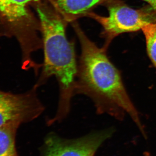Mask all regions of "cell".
I'll use <instances>...</instances> for the list:
<instances>
[{
	"instance_id": "cell-1",
	"label": "cell",
	"mask_w": 156,
	"mask_h": 156,
	"mask_svg": "<svg viewBox=\"0 0 156 156\" xmlns=\"http://www.w3.org/2000/svg\"><path fill=\"white\" fill-rule=\"evenodd\" d=\"M74 28L80 39L81 54L78 66L76 94H82L93 101L99 114L122 119L127 114L145 132L139 115L128 95L119 70L101 48L87 38L76 24Z\"/></svg>"
},
{
	"instance_id": "cell-2",
	"label": "cell",
	"mask_w": 156,
	"mask_h": 156,
	"mask_svg": "<svg viewBox=\"0 0 156 156\" xmlns=\"http://www.w3.org/2000/svg\"><path fill=\"white\" fill-rule=\"evenodd\" d=\"M37 12L43 34L44 62L41 72L34 86L38 89L50 77H55L59 88L57 107L61 111H69L76 95L78 73L74 46L68 40L64 23L55 11L38 5Z\"/></svg>"
},
{
	"instance_id": "cell-3",
	"label": "cell",
	"mask_w": 156,
	"mask_h": 156,
	"mask_svg": "<svg viewBox=\"0 0 156 156\" xmlns=\"http://www.w3.org/2000/svg\"><path fill=\"white\" fill-rule=\"evenodd\" d=\"M34 87L25 93L14 94L0 90V127L9 123L22 124L38 118L45 110Z\"/></svg>"
},
{
	"instance_id": "cell-4",
	"label": "cell",
	"mask_w": 156,
	"mask_h": 156,
	"mask_svg": "<svg viewBox=\"0 0 156 156\" xmlns=\"http://www.w3.org/2000/svg\"><path fill=\"white\" fill-rule=\"evenodd\" d=\"M92 16L101 24L105 33L110 37L124 33L141 30L144 26L154 22L147 12L121 4L110 6L106 17L95 14Z\"/></svg>"
},
{
	"instance_id": "cell-5",
	"label": "cell",
	"mask_w": 156,
	"mask_h": 156,
	"mask_svg": "<svg viewBox=\"0 0 156 156\" xmlns=\"http://www.w3.org/2000/svg\"><path fill=\"white\" fill-rule=\"evenodd\" d=\"M113 132V129L109 128L73 140L51 134L46 140L45 156H94L98 149Z\"/></svg>"
},
{
	"instance_id": "cell-6",
	"label": "cell",
	"mask_w": 156,
	"mask_h": 156,
	"mask_svg": "<svg viewBox=\"0 0 156 156\" xmlns=\"http://www.w3.org/2000/svg\"><path fill=\"white\" fill-rule=\"evenodd\" d=\"M21 125L14 122L0 127V156H18L15 140Z\"/></svg>"
},
{
	"instance_id": "cell-7",
	"label": "cell",
	"mask_w": 156,
	"mask_h": 156,
	"mask_svg": "<svg viewBox=\"0 0 156 156\" xmlns=\"http://www.w3.org/2000/svg\"><path fill=\"white\" fill-rule=\"evenodd\" d=\"M65 14L77 16L86 14L92 8L105 0H55Z\"/></svg>"
},
{
	"instance_id": "cell-8",
	"label": "cell",
	"mask_w": 156,
	"mask_h": 156,
	"mask_svg": "<svg viewBox=\"0 0 156 156\" xmlns=\"http://www.w3.org/2000/svg\"><path fill=\"white\" fill-rule=\"evenodd\" d=\"M141 30L145 37L148 54L156 68V23L147 24Z\"/></svg>"
},
{
	"instance_id": "cell-9",
	"label": "cell",
	"mask_w": 156,
	"mask_h": 156,
	"mask_svg": "<svg viewBox=\"0 0 156 156\" xmlns=\"http://www.w3.org/2000/svg\"><path fill=\"white\" fill-rule=\"evenodd\" d=\"M0 13L12 23L22 22L21 18L9 0H0Z\"/></svg>"
},
{
	"instance_id": "cell-10",
	"label": "cell",
	"mask_w": 156,
	"mask_h": 156,
	"mask_svg": "<svg viewBox=\"0 0 156 156\" xmlns=\"http://www.w3.org/2000/svg\"><path fill=\"white\" fill-rule=\"evenodd\" d=\"M21 18L22 22L30 19L27 7L29 4L39 2L41 0H9Z\"/></svg>"
},
{
	"instance_id": "cell-11",
	"label": "cell",
	"mask_w": 156,
	"mask_h": 156,
	"mask_svg": "<svg viewBox=\"0 0 156 156\" xmlns=\"http://www.w3.org/2000/svg\"><path fill=\"white\" fill-rule=\"evenodd\" d=\"M143 1H145L147 2L151 6L152 8H154V6L156 5V0H143Z\"/></svg>"
},
{
	"instance_id": "cell-12",
	"label": "cell",
	"mask_w": 156,
	"mask_h": 156,
	"mask_svg": "<svg viewBox=\"0 0 156 156\" xmlns=\"http://www.w3.org/2000/svg\"><path fill=\"white\" fill-rule=\"evenodd\" d=\"M144 156H151L149 153H148L147 152H146L144 154Z\"/></svg>"
},
{
	"instance_id": "cell-13",
	"label": "cell",
	"mask_w": 156,
	"mask_h": 156,
	"mask_svg": "<svg viewBox=\"0 0 156 156\" xmlns=\"http://www.w3.org/2000/svg\"><path fill=\"white\" fill-rule=\"evenodd\" d=\"M152 9H153L154 10L156 11V5L155 6H154V8H153Z\"/></svg>"
}]
</instances>
